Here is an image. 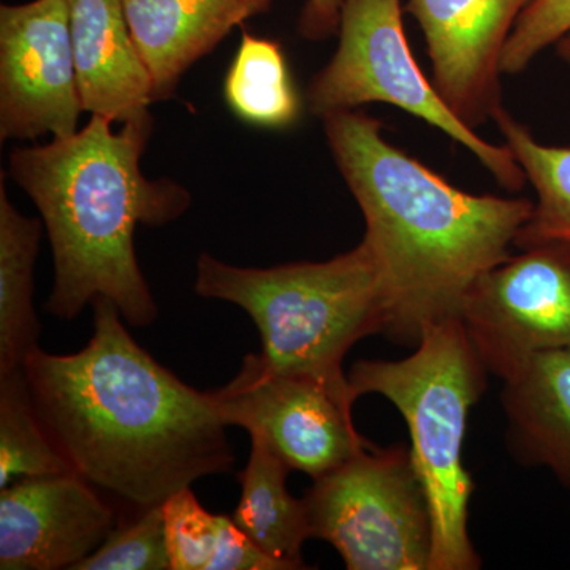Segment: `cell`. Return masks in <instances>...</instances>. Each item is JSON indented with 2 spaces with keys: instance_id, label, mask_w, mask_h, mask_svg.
Returning a JSON list of instances; mask_svg holds the SVG:
<instances>
[{
  "instance_id": "cell-23",
  "label": "cell",
  "mask_w": 570,
  "mask_h": 570,
  "mask_svg": "<svg viewBox=\"0 0 570 570\" xmlns=\"http://www.w3.org/2000/svg\"><path fill=\"white\" fill-rule=\"evenodd\" d=\"M570 32V0H534L521 14L502 55V73H521Z\"/></svg>"
},
{
  "instance_id": "cell-7",
  "label": "cell",
  "mask_w": 570,
  "mask_h": 570,
  "mask_svg": "<svg viewBox=\"0 0 570 570\" xmlns=\"http://www.w3.org/2000/svg\"><path fill=\"white\" fill-rule=\"evenodd\" d=\"M303 499L311 539L328 542L348 570H430L433 519L406 445L360 450Z\"/></svg>"
},
{
  "instance_id": "cell-16",
  "label": "cell",
  "mask_w": 570,
  "mask_h": 570,
  "mask_svg": "<svg viewBox=\"0 0 570 570\" xmlns=\"http://www.w3.org/2000/svg\"><path fill=\"white\" fill-rule=\"evenodd\" d=\"M292 469L266 445L250 441L249 460L238 474L242 498L232 520L283 570L307 569L303 546L311 539L305 499L292 497Z\"/></svg>"
},
{
  "instance_id": "cell-3",
  "label": "cell",
  "mask_w": 570,
  "mask_h": 570,
  "mask_svg": "<svg viewBox=\"0 0 570 570\" xmlns=\"http://www.w3.org/2000/svg\"><path fill=\"white\" fill-rule=\"evenodd\" d=\"M153 119L124 124L92 115L81 130L10 154V176L28 194L47 228L55 283L45 309L73 321L94 299H111L127 324L159 316L135 253L138 225L170 224L189 209V190L149 179L141 156Z\"/></svg>"
},
{
  "instance_id": "cell-11",
  "label": "cell",
  "mask_w": 570,
  "mask_h": 570,
  "mask_svg": "<svg viewBox=\"0 0 570 570\" xmlns=\"http://www.w3.org/2000/svg\"><path fill=\"white\" fill-rule=\"evenodd\" d=\"M534 0H409L433 63V82L450 110L472 129L502 105V55Z\"/></svg>"
},
{
  "instance_id": "cell-1",
  "label": "cell",
  "mask_w": 570,
  "mask_h": 570,
  "mask_svg": "<svg viewBox=\"0 0 570 570\" xmlns=\"http://www.w3.org/2000/svg\"><path fill=\"white\" fill-rule=\"evenodd\" d=\"M94 332L69 355L24 362L37 414L71 471L137 509L230 472L235 453L212 393L198 392L130 336L111 299H94Z\"/></svg>"
},
{
  "instance_id": "cell-5",
  "label": "cell",
  "mask_w": 570,
  "mask_h": 570,
  "mask_svg": "<svg viewBox=\"0 0 570 570\" xmlns=\"http://www.w3.org/2000/svg\"><path fill=\"white\" fill-rule=\"evenodd\" d=\"M487 371L460 317L426 325L414 354L401 360H360L348 371L356 400L384 396L406 422L411 455L430 501L433 553L430 570H478L469 535L474 482L464 468L471 409L487 387Z\"/></svg>"
},
{
  "instance_id": "cell-6",
  "label": "cell",
  "mask_w": 570,
  "mask_h": 570,
  "mask_svg": "<svg viewBox=\"0 0 570 570\" xmlns=\"http://www.w3.org/2000/svg\"><path fill=\"white\" fill-rule=\"evenodd\" d=\"M337 36L335 55L307 86V110L316 118L392 105L460 142L509 193L523 190L527 175L508 145H494L461 121L423 75L409 48L401 0H343Z\"/></svg>"
},
{
  "instance_id": "cell-4",
  "label": "cell",
  "mask_w": 570,
  "mask_h": 570,
  "mask_svg": "<svg viewBox=\"0 0 570 570\" xmlns=\"http://www.w3.org/2000/svg\"><path fill=\"white\" fill-rule=\"evenodd\" d=\"M202 298L242 307L261 335L266 366L313 379L354 404L344 358L363 337L385 333L381 269L365 239L325 262L245 268L200 254Z\"/></svg>"
},
{
  "instance_id": "cell-22",
  "label": "cell",
  "mask_w": 570,
  "mask_h": 570,
  "mask_svg": "<svg viewBox=\"0 0 570 570\" xmlns=\"http://www.w3.org/2000/svg\"><path fill=\"white\" fill-rule=\"evenodd\" d=\"M164 515L171 570H209L219 540L220 515L208 512L190 489L168 499Z\"/></svg>"
},
{
  "instance_id": "cell-19",
  "label": "cell",
  "mask_w": 570,
  "mask_h": 570,
  "mask_svg": "<svg viewBox=\"0 0 570 570\" xmlns=\"http://www.w3.org/2000/svg\"><path fill=\"white\" fill-rule=\"evenodd\" d=\"M224 99L239 119L265 129H287L302 112L281 45L247 31L225 75Z\"/></svg>"
},
{
  "instance_id": "cell-24",
  "label": "cell",
  "mask_w": 570,
  "mask_h": 570,
  "mask_svg": "<svg viewBox=\"0 0 570 570\" xmlns=\"http://www.w3.org/2000/svg\"><path fill=\"white\" fill-rule=\"evenodd\" d=\"M209 570H283L232 517L220 515L219 540Z\"/></svg>"
},
{
  "instance_id": "cell-10",
  "label": "cell",
  "mask_w": 570,
  "mask_h": 570,
  "mask_svg": "<svg viewBox=\"0 0 570 570\" xmlns=\"http://www.w3.org/2000/svg\"><path fill=\"white\" fill-rule=\"evenodd\" d=\"M82 111L67 0L0 7V140L67 138Z\"/></svg>"
},
{
  "instance_id": "cell-14",
  "label": "cell",
  "mask_w": 570,
  "mask_h": 570,
  "mask_svg": "<svg viewBox=\"0 0 570 570\" xmlns=\"http://www.w3.org/2000/svg\"><path fill=\"white\" fill-rule=\"evenodd\" d=\"M273 0H124L127 21L151 73L154 100H167L198 59Z\"/></svg>"
},
{
  "instance_id": "cell-25",
  "label": "cell",
  "mask_w": 570,
  "mask_h": 570,
  "mask_svg": "<svg viewBox=\"0 0 570 570\" xmlns=\"http://www.w3.org/2000/svg\"><path fill=\"white\" fill-rule=\"evenodd\" d=\"M343 0H306L298 20L299 36L322 41L340 31Z\"/></svg>"
},
{
  "instance_id": "cell-18",
  "label": "cell",
  "mask_w": 570,
  "mask_h": 570,
  "mask_svg": "<svg viewBox=\"0 0 570 570\" xmlns=\"http://www.w3.org/2000/svg\"><path fill=\"white\" fill-rule=\"evenodd\" d=\"M493 121L535 193L531 217L517 236V249L557 246L570 250V148L543 145L504 107Z\"/></svg>"
},
{
  "instance_id": "cell-12",
  "label": "cell",
  "mask_w": 570,
  "mask_h": 570,
  "mask_svg": "<svg viewBox=\"0 0 570 570\" xmlns=\"http://www.w3.org/2000/svg\"><path fill=\"white\" fill-rule=\"evenodd\" d=\"M77 472L0 490V569L73 570L115 530V510Z\"/></svg>"
},
{
  "instance_id": "cell-26",
  "label": "cell",
  "mask_w": 570,
  "mask_h": 570,
  "mask_svg": "<svg viewBox=\"0 0 570 570\" xmlns=\"http://www.w3.org/2000/svg\"><path fill=\"white\" fill-rule=\"evenodd\" d=\"M554 48H557V55L560 56L562 61H564L566 66L570 69V32L568 36L562 37V39L554 45Z\"/></svg>"
},
{
  "instance_id": "cell-2",
  "label": "cell",
  "mask_w": 570,
  "mask_h": 570,
  "mask_svg": "<svg viewBox=\"0 0 570 570\" xmlns=\"http://www.w3.org/2000/svg\"><path fill=\"white\" fill-rule=\"evenodd\" d=\"M322 121L381 269L384 335L417 344L426 325L460 317L480 277L508 261L534 202L464 193L393 146L367 112Z\"/></svg>"
},
{
  "instance_id": "cell-21",
  "label": "cell",
  "mask_w": 570,
  "mask_h": 570,
  "mask_svg": "<svg viewBox=\"0 0 570 570\" xmlns=\"http://www.w3.org/2000/svg\"><path fill=\"white\" fill-rule=\"evenodd\" d=\"M73 570H171L164 504L142 509L129 523L115 527Z\"/></svg>"
},
{
  "instance_id": "cell-9",
  "label": "cell",
  "mask_w": 570,
  "mask_h": 570,
  "mask_svg": "<svg viewBox=\"0 0 570 570\" xmlns=\"http://www.w3.org/2000/svg\"><path fill=\"white\" fill-rule=\"evenodd\" d=\"M460 321L501 381L532 356L570 347V250L534 246L510 255L474 284Z\"/></svg>"
},
{
  "instance_id": "cell-20",
  "label": "cell",
  "mask_w": 570,
  "mask_h": 570,
  "mask_svg": "<svg viewBox=\"0 0 570 570\" xmlns=\"http://www.w3.org/2000/svg\"><path fill=\"white\" fill-rule=\"evenodd\" d=\"M63 472L73 471L37 414L24 367L0 373V490Z\"/></svg>"
},
{
  "instance_id": "cell-13",
  "label": "cell",
  "mask_w": 570,
  "mask_h": 570,
  "mask_svg": "<svg viewBox=\"0 0 570 570\" xmlns=\"http://www.w3.org/2000/svg\"><path fill=\"white\" fill-rule=\"evenodd\" d=\"M82 111L112 124L151 119V73L135 43L124 0H67Z\"/></svg>"
},
{
  "instance_id": "cell-15",
  "label": "cell",
  "mask_w": 570,
  "mask_h": 570,
  "mask_svg": "<svg viewBox=\"0 0 570 570\" xmlns=\"http://www.w3.org/2000/svg\"><path fill=\"white\" fill-rule=\"evenodd\" d=\"M502 384L510 452L570 490V347L532 356Z\"/></svg>"
},
{
  "instance_id": "cell-17",
  "label": "cell",
  "mask_w": 570,
  "mask_h": 570,
  "mask_svg": "<svg viewBox=\"0 0 570 570\" xmlns=\"http://www.w3.org/2000/svg\"><path fill=\"white\" fill-rule=\"evenodd\" d=\"M43 220L11 204L0 181V373L24 366L39 348L40 321L33 307V268Z\"/></svg>"
},
{
  "instance_id": "cell-8",
  "label": "cell",
  "mask_w": 570,
  "mask_h": 570,
  "mask_svg": "<svg viewBox=\"0 0 570 570\" xmlns=\"http://www.w3.org/2000/svg\"><path fill=\"white\" fill-rule=\"evenodd\" d=\"M209 393L225 425L243 428L313 480L371 445L356 431L354 404L313 379L276 373L261 354L246 355L239 373Z\"/></svg>"
}]
</instances>
